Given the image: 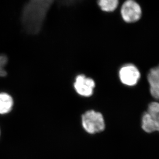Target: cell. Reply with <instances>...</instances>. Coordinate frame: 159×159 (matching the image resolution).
I'll use <instances>...</instances> for the list:
<instances>
[{"label":"cell","instance_id":"6da1fadb","mask_svg":"<svg viewBox=\"0 0 159 159\" xmlns=\"http://www.w3.org/2000/svg\"><path fill=\"white\" fill-rule=\"evenodd\" d=\"M141 127L145 132L152 133L159 132V102L153 101L148 106L141 120Z\"/></svg>","mask_w":159,"mask_h":159},{"label":"cell","instance_id":"7a4b0ae2","mask_svg":"<svg viewBox=\"0 0 159 159\" xmlns=\"http://www.w3.org/2000/svg\"><path fill=\"white\" fill-rule=\"evenodd\" d=\"M82 125L86 132L92 134L100 133L106 128L102 114L93 110L88 111L82 115Z\"/></svg>","mask_w":159,"mask_h":159},{"label":"cell","instance_id":"3957f363","mask_svg":"<svg viewBox=\"0 0 159 159\" xmlns=\"http://www.w3.org/2000/svg\"><path fill=\"white\" fill-rule=\"evenodd\" d=\"M141 6L135 0H126L121 8V15L127 23H134L141 19Z\"/></svg>","mask_w":159,"mask_h":159},{"label":"cell","instance_id":"277c9868","mask_svg":"<svg viewBox=\"0 0 159 159\" xmlns=\"http://www.w3.org/2000/svg\"><path fill=\"white\" fill-rule=\"evenodd\" d=\"M119 78L125 85H136L141 78V73L136 66L132 64L124 65L119 71Z\"/></svg>","mask_w":159,"mask_h":159},{"label":"cell","instance_id":"5b68a950","mask_svg":"<svg viewBox=\"0 0 159 159\" xmlns=\"http://www.w3.org/2000/svg\"><path fill=\"white\" fill-rule=\"evenodd\" d=\"M95 87V81L92 79L86 78L81 75L77 76L74 83V87L79 95L82 96L89 97L93 93Z\"/></svg>","mask_w":159,"mask_h":159},{"label":"cell","instance_id":"8992f818","mask_svg":"<svg viewBox=\"0 0 159 159\" xmlns=\"http://www.w3.org/2000/svg\"><path fill=\"white\" fill-rule=\"evenodd\" d=\"M151 95L155 99L159 100V65L152 68L147 75Z\"/></svg>","mask_w":159,"mask_h":159},{"label":"cell","instance_id":"52a82bcc","mask_svg":"<svg viewBox=\"0 0 159 159\" xmlns=\"http://www.w3.org/2000/svg\"><path fill=\"white\" fill-rule=\"evenodd\" d=\"M14 100L9 93L0 92V115H5L12 110Z\"/></svg>","mask_w":159,"mask_h":159},{"label":"cell","instance_id":"ba28073f","mask_svg":"<svg viewBox=\"0 0 159 159\" xmlns=\"http://www.w3.org/2000/svg\"><path fill=\"white\" fill-rule=\"evenodd\" d=\"M98 5L105 12H112L116 9L119 0H98Z\"/></svg>","mask_w":159,"mask_h":159},{"label":"cell","instance_id":"9c48e42d","mask_svg":"<svg viewBox=\"0 0 159 159\" xmlns=\"http://www.w3.org/2000/svg\"><path fill=\"white\" fill-rule=\"evenodd\" d=\"M8 58L5 55H0V78L4 77L7 75L5 67L7 64Z\"/></svg>","mask_w":159,"mask_h":159},{"label":"cell","instance_id":"30bf717a","mask_svg":"<svg viewBox=\"0 0 159 159\" xmlns=\"http://www.w3.org/2000/svg\"><path fill=\"white\" fill-rule=\"evenodd\" d=\"M1 128H0V138H1Z\"/></svg>","mask_w":159,"mask_h":159}]
</instances>
